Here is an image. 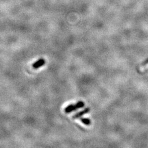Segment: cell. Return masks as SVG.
<instances>
[{"label": "cell", "mask_w": 148, "mask_h": 148, "mask_svg": "<svg viewBox=\"0 0 148 148\" xmlns=\"http://www.w3.org/2000/svg\"><path fill=\"white\" fill-rule=\"evenodd\" d=\"M84 106V102L82 101H80L79 102H77L76 104H75V105L73 104H70V105L66 106L64 109V111L66 114H69L70 113L74 111L75 110H77V109L83 108Z\"/></svg>", "instance_id": "1"}, {"label": "cell", "mask_w": 148, "mask_h": 148, "mask_svg": "<svg viewBox=\"0 0 148 148\" xmlns=\"http://www.w3.org/2000/svg\"><path fill=\"white\" fill-rule=\"evenodd\" d=\"M91 111V109L89 108H86V109H84L83 110H82L81 111H80V112H79L78 113H76V114H75V115L72 116V118H73V119H76V118H80V117H81L82 116H83V115L86 114H87L88 113H89V111Z\"/></svg>", "instance_id": "2"}, {"label": "cell", "mask_w": 148, "mask_h": 148, "mask_svg": "<svg viewBox=\"0 0 148 148\" xmlns=\"http://www.w3.org/2000/svg\"><path fill=\"white\" fill-rule=\"evenodd\" d=\"M46 63V61L44 59L41 58V59H38L37 61H36L35 63H33V69H36L39 68V67L43 66Z\"/></svg>", "instance_id": "3"}, {"label": "cell", "mask_w": 148, "mask_h": 148, "mask_svg": "<svg viewBox=\"0 0 148 148\" xmlns=\"http://www.w3.org/2000/svg\"><path fill=\"white\" fill-rule=\"evenodd\" d=\"M80 119L81 120L82 123H83L84 125H86L87 126H89L91 125V121L89 120V118L80 117Z\"/></svg>", "instance_id": "4"}, {"label": "cell", "mask_w": 148, "mask_h": 148, "mask_svg": "<svg viewBox=\"0 0 148 148\" xmlns=\"http://www.w3.org/2000/svg\"><path fill=\"white\" fill-rule=\"evenodd\" d=\"M140 71L142 72H144L148 70V62L144 63V64H143L142 66L140 67Z\"/></svg>", "instance_id": "5"}]
</instances>
